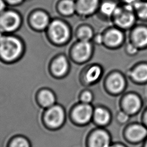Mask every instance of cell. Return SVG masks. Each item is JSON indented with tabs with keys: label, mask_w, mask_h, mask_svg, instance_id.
Returning <instances> with one entry per match:
<instances>
[{
	"label": "cell",
	"mask_w": 147,
	"mask_h": 147,
	"mask_svg": "<svg viewBox=\"0 0 147 147\" xmlns=\"http://www.w3.org/2000/svg\"><path fill=\"white\" fill-rule=\"evenodd\" d=\"M67 61L64 56L57 57L52 63L51 68L52 72L57 76L63 75L67 69Z\"/></svg>",
	"instance_id": "12"
},
{
	"label": "cell",
	"mask_w": 147,
	"mask_h": 147,
	"mask_svg": "<svg viewBox=\"0 0 147 147\" xmlns=\"http://www.w3.org/2000/svg\"><path fill=\"white\" fill-rule=\"evenodd\" d=\"M107 84L112 91L117 92L122 90L125 83L123 79L120 75L114 74L109 78Z\"/></svg>",
	"instance_id": "14"
},
{
	"label": "cell",
	"mask_w": 147,
	"mask_h": 147,
	"mask_svg": "<svg viewBox=\"0 0 147 147\" xmlns=\"http://www.w3.org/2000/svg\"><path fill=\"white\" fill-rule=\"evenodd\" d=\"M91 147H109V138L103 131H96L90 140Z\"/></svg>",
	"instance_id": "10"
},
{
	"label": "cell",
	"mask_w": 147,
	"mask_h": 147,
	"mask_svg": "<svg viewBox=\"0 0 147 147\" xmlns=\"http://www.w3.org/2000/svg\"><path fill=\"white\" fill-rule=\"evenodd\" d=\"M91 99H92V95L88 92H84L82 96V100L84 103H88L91 100Z\"/></svg>",
	"instance_id": "27"
},
{
	"label": "cell",
	"mask_w": 147,
	"mask_h": 147,
	"mask_svg": "<svg viewBox=\"0 0 147 147\" xmlns=\"http://www.w3.org/2000/svg\"><path fill=\"white\" fill-rule=\"evenodd\" d=\"M3 36V35L2 34V33H1V30H0V39H1V38Z\"/></svg>",
	"instance_id": "34"
},
{
	"label": "cell",
	"mask_w": 147,
	"mask_h": 147,
	"mask_svg": "<svg viewBox=\"0 0 147 147\" xmlns=\"http://www.w3.org/2000/svg\"><path fill=\"white\" fill-rule=\"evenodd\" d=\"M24 50L21 41L12 36H3L0 39V56L7 62L18 59Z\"/></svg>",
	"instance_id": "2"
},
{
	"label": "cell",
	"mask_w": 147,
	"mask_h": 147,
	"mask_svg": "<svg viewBox=\"0 0 147 147\" xmlns=\"http://www.w3.org/2000/svg\"><path fill=\"white\" fill-rule=\"evenodd\" d=\"M9 147H30V144L29 140L25 137L17 136L11 140Z\"/></svg>",
	"instance_id": "20"
},
{
	"label": "cell",
	"mask_w": 147,
	"mask_h": 147,
	"mask_svg": "<svg viewBox=\"0 0 147 147\" xmlns=\"http://www.w3.org/2000/svg\"><path fill=\"white\" fill-rule=\"evenodd\" d=\"M94 117L96 122L100 124L106 123L109 119V115L108 113L106 110L100 108L96 109Z\"/></svg>",
	"instance_id": "21"
},
{
	"label": "cell",
	"mask_w": 147,
	"mask_h": 147,
	"mask_svg": "<svg viewBox=\"0 0 147 147\" xmlns=\"http://www.w3.org/2000/svg\"><path fill=\"white\" fill-rule=\"evenodd\" d=\"M114 15L117 23L123 27L130 26L133 24L134 20L130 6H127L124 9L117 8Z\"/></svg>",
	"instance_id": "6"
},
{
	"label": "cell",
	"mask_w": 147,
	"mask_h": 147,
	"mask_svg": "<svg viewBox=\"0 0 147 147\" xmlns=\"http://www.w3.org/2000/svg\"><path fill=\"white\" fill-rule=\"evenodd\" d=\"M64 118L63 109L58 105H54L45 111L43 119L47 127L51 129H55L62 125Z\"/></svg>",
	"instance_id": "3"
},
{
	"label": "cell",
	"mask_w": 147,
	"mask_h": 147,
	"mask_svg": "<svg viewBox=\"0 0 147 147\" xmlns=\"http://www.w3.org/2000/svg\"><path fill=\"white\" fill-rule=\"evenodd\" d=\"M33 26L37 30L41 31L45 29L49 24V17L47 14L41 11L35 12L30 18Z\"/></svg>",
	"instance_id": "7"
},
{
	"label": "cell",
	"mask_w": 147,
	"mask_h": 147,
	"mask_svg": "<svg viewBox=\"0 0 147 147\" xmlns=\"http://www.w3.org/2000/svg\"><path fill=\"white\" fill-rule=\"evenodd\" d=\"M117 9V8L115 4L110 2L104 3L101 7L102 11L107 16H110L113 14H114Z\"/></svg>",
	"instance_id": "24"
},
{
	"label": "cell",
	"mask_w": 147,
	"mask_h": 147,
	"mask_svg": "<svg viewBox=\"0 0 147 147\" xmlns=\"http://www.w3.org/2000/svg\"><path fill=\"white\" fill-rule=\"evenodd\" d=\"M122 38L121 33L115 29L110 30L106 35V42L111 45H116L121 42Z\"/></svg>",
	"instance_id": "18"
},
{
	"label": "cell",
	"mask_w": 147,
	"mask_h": 147,
	"mask_svg": "<svg viewBox=\"0 0 147 147\" xmlns=\"http://www.w3.org/2000/svg\"><path fill=\"white\" fill-rule=\"evenodd\" d=\"M127 2H128V3H132V2H134L136 0H125Z\"/></svg>",
	"instance_id": "31"
},
{
	"label": "cell",
	"mask_w": 147,
	"mask_h": 147,
	"mask_svg": "<svg viewBox=\"0 0 147 147\" xmlns=\"http://www.w3.org/2000/svg\"><path fill=\"white\" fill-rule=\"evenodd\" d=\"M38 98L40 105L44 108H49L53 106L56 100L53 93L48 89L42 90L40 92Z\"/></svg>",
	"instance_id": "11"
},
{
	"label": "cell",
	"mask_w": 147,
	"mask_h": 147,
	"mask_svg": "<svg viewBox=\"0 0 147 147\" xmlns=\"http://www.w3.org/2000/svg\"><path fill=\"white\" fill-rule=\"evenodd\" d=\"M91 51V46L87 41H82L78 44L74 49V55L79 61H84L88 58Z\"/></svg>",
	"instance_id": "9"
},
{
	"label": "cell",
	"mask_w": 147,
	"mask_h": 147,
	"mask_svg": "<svg viewBox=\"0 0 147 147\" xmlns=\"http://www.w3.org/2000/svg\"><path fill=\"white\" fill-rule=\"evenodd\" d=\"M109 147H124L122 145H113L112 146H109Z\"/></svg>",
	"instance_id": "32"
},
{
	"label": "cell",
	"mask_w": 147,
	"mask_h": 147,
	"mask_svg": "<svg viewBox=\"0 0 147 147\" xmlns=\"http://www.w3.org/2000/svg\"><path fill=\"white\" fill-rule=\"evenodd\" d=\"M134 40L139 46H144L147 44V29L140 28L137 29L134 33Z\"/></svg>",
	"instance_id": "17"
},
{
	"label": "cell",
	"mask_w": 147,
	"mask_h": 147,
	"mask_svg": "<svg viewBox=\"0 0 147 147\" xmlns=\"http://www.w3.org/2000/svg\"><path fill=\"white\" fill-rule=\"evenodd\" d=\"M44 113L36 94L0 78V147H9L17 136L27 138L30 147H57L59 132L47 127Z\"/></svg>",
	"instance_id": "1"
},
{
	"label": "cell",
	"mask_w": 147,
	"mask_h": 147,
	"mask_svg": "<svg viewBox=\"0 0 147 147\" xmlns=\"http://www.w3.org/2000/svg\"><path fill=\"white\" fill-rule=\"evenodd\" d=\"M145 120H146V122L147 123V112H146V113L145 114Z\"/></svg>",
	"instance_id": "33"
},
{
	"label": "cell",
	"mask_w": 147,
	"mask_h": 147,
	"mask_svg": "<svg viewBox=\"0 0 147 147\" xmlns=\"http://www.w3.org/2000/svg\"><path fill=\"white\" fill-rule=\"evenodd\" d=\"M120 118H121L120 119H121V121H125V120H126L127 117H126V115H125V114H121V117H120Z\"/></svg>",
	"instance_id": "30"
},
{
	"label": "cell",
	"mask_w": 147,
	"mask_h": 147,
	"mask_svg": "<svg viewBox=\"0 0 147 147\" xmlns=\"http://www.w3.org/2000/svg\"><path fill=\"white\" fill-rule=\"evenodd\" d=\"M98 0H79L77 8L82 14H88L92 12L96 7Z\"/></svg>",
	"instance_id": "13"
},
{
	"label": "cell",
	"mask_w": 147,
	"mask_h": 147,
	"mask_svg": "<svg viewBox=\"0 0 147 147\" xmlns=\"http://www.w3.org/2000/svg\"><path fill=\"white\" fill-rule=\"evenodd\" d=\"M75 5L72 1L66 0L63 1L60 6L61 11L66 15L72 14L75 10Z\"/></svg>",
	"instance_id": "22"
},
{
	"label": "cell",
	"mask_w": 147,
	"mask_h": 147,
	"mask_svg": "<svg viewBox=\"0 0 147 147\" xmlns=\"http://www.w3.org/2000/svg\"><path fill=\"white\" fill-rule=\"evenodd\" d=\"M133 78L138 81L147 80V65H142L136 68L133 72Z\"/></svg>",
	"instance_id": "19"
},
{
	"label": "cell",
	"mask_w": 147,
	"mask_h": 147,
	"mask_svg": "<svg viewBox=\"0 0 147 147\" xmlns=\"http://www.w3.org/2000/svg\"><path fill=\"white\" fill-rule=\"evenodd\" d=\"M22 20L17 13L8 11L0 16V30L12 32L18 29L21 26Z\"/></svg>",
	"instance_id": "4"
},
{
	"label": "cell",
	"mask_w": 147,
	"mask_h": 147,
	"mask_svg": "<svg viewBox=\"0 0 147 147\" xmlns=\"http://www.w3.org/2000/svg\"><path fill=\"white\" fill-rule=\"evenodd\" d=\"M145 147H147V143H146V146H145Z\"/></svg>",
	"instance_id": "35"
},
{
	"label": "cell",
	"mask_w": 147,
	"mask_h": 147,
	"mask_svg": "<svg viewBox=\"0 0 147 147\" xmlns=\"http://www.w3.org/2000/svg\"><path fill=\"white\" fill-rule=\"evenodd\" d=\"M48 32L51 39L57 44L64 42L69 37V30L63 22L55 20L49 26Z\"/></svg>",
	"instance_id": "5"
},
{
	"label": "cell",
	"mask_w": 147,
	"mask_h": 147,
	"mask_svg": "<svg viewBox=\"0 0 147 147\" xmlns=\"http://www.w3.org/2000/svg\"><path fill=\"white\" fill-rule=\"evenodd\" d=\"M92 36V32L88 27H83L79 30V37L82 41H87L91 38Z\"/></svg>",
	"instance_id": "26"
},
{
	"label": "cell",
	"mask_w": 147,
	"mask_h": 147,
	"mask_svg": "<svg viewBox=\"0 0 147 147\" xmlns=\"http://www.w3.org/2000/svg\"><path fill=\"white\" fill-rule=\"evenodd\" d=\"M140 102L138 98L134 95L127 96L124 101V106L126 110L130 113L137 111L140 107Z\"/></svg>",
	"instance_id": "15"
},
{
	"label": "cell",
	"mask_w": 147,
	"mask_h": 147,
	"mask_svg": "<svg viewBox=\"0 0 147 147\" xmlns=\"http://www.w3.org/2000/svg\"><path fill=\"white\" fill-rule=\"evenodd\" d=\"M137 14L141 17H147V3L136 2L134 5Z\"/></svg>",
	"instance_id": "25"
},
{
	"label": "cell",
	"mask_w": 147,
	"mask_h": 147,
	"mask_svg": "<svg viewBox=\"0 0 147 147\" xmlns=\"http://www.w3.org/2000/svg\"><path fill=\"white\" fill-rule=\"evenodd\" d=\"M5 8V4L2 0H0V13L2 12Z\"/></svg>",
	"instance_id": "28"
},
{
	"label": "cell",
	"mask_w": 147,
	"mask_h": 147,
	"mask_svg": "<svg viewBox=\"0 0 147 147\" xmlns=\"http://www.w3.org/2000/svg\"><path fill=\"white\" fill-rule=\"evenodd\" d=\"M127 134L131 140L139 141L145 137L146 134V130L141 126L134 125L129 129Z\"/></svg>",
	"instance_id": "16"
},
{
	"label": "cell",
	"mask_w": 147,
	"mask_h": 147,
	"mask_svg": "<svg viewBox=\"0 0 147 147\" xmlns=\"http://www.w3.org/2000/svg\"><path fill=\"white\" fill-rule=\"evenodd\" d=\"M92 115V109L87 105H82L77 107L74 111L75 119L80 123H84L90 120Z\"/></svg>",
	"instance_id": "8"
},
{
	"label": "cell",
	"mask_w": 147,
	"mask_h": 147,
	"mask_svg": "<svg viewBox=\"0 0 147 147\" xmlns=\"http://www.w3.org/2000/svg\"><path fill=\"white\" fill-rule=\"evenodd\" d=\"M9 3H12V4H16V3H18L21 2L22 0H7Z\"/></svg>",
	"instance_id": "29"
},
{
	"label": "cell",
	"mask_w": 147,
	"mask_h": 147,
	"mask_svg": "<svg viewBox=\"0 0 147 147\" xmlns=\"http://www.w3.org/2000/svg\"><path fill=\"white\" fill-rule=\"evenodd\" d=\"M101 73L99 67L94 66L91 67L86 74V79L89 82H92L98 79Z\"/></svg>",
	"instance_id": "23"
}]
</instances>
